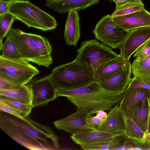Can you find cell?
Here are the masks:
<instances>
[{
	"label": "cell",
	"instance_id": "7c38bea8",
	"mask_svg": "<svg viewBox=\"0 0 150 150\" xmlns=\"http://www.w3.org/2000/svg\"><path fill=\"white\" fill-rule=\"evenodd\" d=\"M131 64L129 62L125 66L107 76L98 83L104 90L121 92L127 87L131 79Z\"/></svg>",
	"mask_w": 150,
	"mask_h": 150
},
{
	"label": "cell",
	"instance_id": "ba28073f",
	"mask_svg": "<svg viewBox=\"0 0 150 150\" xmlns=\"http://www.w3.org/2000/svg\"><path fill=\"white\" fill-rule=\"evenodd\" d=\"M29 83L33 108L46 105L57 97V90L48 75L31 80Z\"/></svg>",
	"mask_w": 150,
	"mask_h": 150
},
{
	"label": "cell",
	"instance_id": "ab89813d",
	"mask_svg": "<svg viewBox=\"0 0 150 150\" xmlns=\"http://www.w3.org/2000/svg\"><path fill=\"white\" fill-rule=\"evenodd\" d=\"M147 130L150 133V105L149 103V113L148 122V126Z\"/></svg>",
	"mask_w": 150,
	"mask_h": 150
},
{
	"label": "cell",
	"instance_id": "6da1fadb",
	"mask_svg": "<svg viewBox=\"0 0 150 150\" xmlns=\"http://www.w3.org/2000/svg\"><path fill=\"white\" fill-rule=\"evenodd\" d=\"M0 114V127L21 145L33 150H56L58 137L52 129L31 119L28 122L6 113Z\"/></svg>",
	"mask_w": 150,
	"mask_h": 150
},
{
	"label": "cell",
	"instance_id": "ac0fdd59",
	"mask_svg": "<svg viewBox=\"0 0 150 150\" xmlns=\"http://www.w3.org/2000/svg\"><path fill=\"white\" fill-rule=\"evenodd\" d=\"M0 70H4L32 75L34 76L39 73L38 69L23 59H13L0 56Z\"/></svg>",
	"mask_w": 150,
	"mask_h": 150
},
{
	"label": "cell",
	"instance_id": "74e56055",
	"mask_svg": "<svg viewBox=\"0 0 150 150\" xmlns=\"http://www.w3.org/2000/svg\"><path fill=\"white\" fill-rule=\"evenodd\" d=\"M140 0H113V1L116 3V6H118L128 3Z\"/></svg>",
	"mask_w": 150,
	"mask_h": 150
},
{
	"label": "cell",
	"instance_id": "277c9868",
	"mask_svg": "<svg viewBox=\"0 0 150 150\" xmlns=\"http://www.w3.org/2000/svg\"><path fill=\"white\" fill-rule=\"evenodd\" d=\"M124 91L112 92L104 90L84 97L68 99L77 109L84 110L88 115H92L100 111H110L115 105H119Z\"/></svg>",
	"mask_w": 150,
	"mask_h": 150
},
{
	"label": "cell",
	"instance_id": "5b68a950",
	"mask_svg": "<svg viewBox=\"0 0 150 150\" xmlns=\"http://www.w3.org/2000/svg\"><path fill=\"white\" fill-rule=\"evenodd\" d=\"M76 58L94 71L101 64L119 56L112 49L96 39L81 42Z\"/></svg>",
	"mask_w": 150,
	"mask_h": 150
},
{
	"label": "cell",
	"instance_id": "e0dca14e",
	"mask_svg": "<svg viewBox=\"0 0 150 150\" xmlns=\"http://www.w3.org/2000/svg\"><path fill=\"white\" fill-rule=\"evenodd\" d=\"M129 62V59L119 55L101 64L93 71L94 81L99 83L105 78L124 67Z\"/></svg>",
	"mask_w": 150,
	"mask_h": 150
},
{
	"label": "cell",
	"instance_id": "8d00e7d4",
	"mask_svg": "<svg viewBox=\"0 0 150 150\" xmlns=\"http://www.w3.org/2000/svg\"><path fill=\"white\" fill-rule=\"evenodd\" d=\"M9 3L0 1V16L8 13Z\"/></svg>",
	"mask_w": 150,
	"mask_h": 150
},
{
	"label": "cell",
	"instance_id": "836d02e7",
	"mask_svg": "<svg viewBox=\"0 0 150 150\" xmlns=\"http://www.w3.org/2000/svg\"><path fill=\"white\" fill-rule=\"evenodd\" d=\"M127 87L140 88L150 90V81L139 77L134 76L131 79Z\"/></svg>",
	"mask_w": 150,
	"mask_h": 150
},
{
	"label": "cell",
	"instance_id": "4316f807",
	"mask_svg": "<svg viewBox=\"0 0 150 150\" xmlns=\"http://www.w3.org/2000/svg\"><path fill=\"white\" fill-rule=\"evenodd\" d=\"M15 20V17L9 13L0 16V51L3 44V40L11 29L12 24Z\"/></svg>",
	"mask_w": 150,
	"mask_h": 150
},
{
	"label": "cell",
	"instance_id": "4fadbf2b",
	"mask_svg": "<svg viewBox=\"0 0 150 150\" xmlns=\"http://www.w3.org/2000/svg\"><path fill=\"white\" fill-rule=\"evenodd\" d=\"M117 105L109 111L105 120L97 130L115 135H124L126 117Z\"/></svg>",
	"mask_w": 150,
	"mask_h": 150
},
{
	"label": "cell",
	"instance_id": "f546056e",
	"mask_svg": "<svg viewBox=\"0 0 150 150\" xmlns=\"http://www.w3.org/2000/svg\"><path fill=\"white\" fill-rule=\"evenodd\" d=\"M0 110L28 122H29L31 119L29 115L12 107L0 99Z\"/></svg>",
	"mask_w": 150,
	"mask_h": 150
},
{
	"label": "cell",
	"instance_id": "4dcf8cb0",
	"mask_svg": "<svg viewBox=\"0 0 150 150\" xmlns=\"http://www.w3.org/2000/svg\"><path fill=\"white\" fill-rule=\"evenodd\" d=\"M0 99L12 107L29 115L33 108L31 104H26L14 99L0 95Z\"/></svg>",
	"mask_w": 150,
	"mask_h": 150
},
{
	"label": "cell",
	"instance_id": "ffe728a7",
	"mask_svg": "<svg viewBox=\"0 0 150 150\" xmlns=\"http://www.w3.org/2000/svg\"><path fill=\"white\" fill-rule=\"evenodd\" d=\"M104 90L99 83L93 81L85 86L74 89L57 91L58 96H63L69 98H81L90 95L99 93Z\"/></svg>",
	"mask_w": 150,
	"mask_h": 150
},
{
	"label": "cell",
	"instance_id": "9c48e42d",
	"mask_svg": "<svg viewBox=\"0 0 150 150\" xmlns=\"http://www.w3.org/2000/svg\"><path fill=\"white\" fill-rule=\"evenodd\" d=\"M89 115L84 110L77 109L74 113L54 121L53 124L57 129L64 130L72 134L97 130L96 128L86 122V120Z\"/></svg>",
	"mask_w": 150,
	"mask_h": 150
},
{
	"label": "cell",
	"instance_id": "2e32d148",
	"mask_svg": "<svg viewBox=\"0 0 150 150\" xmlns=\"http://www.w3.org/2000/svg\"><path fill=\"white\" fill-rule=\"evenodd\" d=\"M78 11L68 12L64 31V39L67 44L75 46L81 36L80 18Z\"/></svg>",
	"mask_w": 150,
	"mask_h": 150
},
{
	"label": "cell",
	"instance_id": "7a4b0ae2",
	"mask_svg": "<svg viewBox=\"0 0 150 150\" xmlns=\"http://www.w3.org/2000/svg\"><path fill=\"white\" fill-rule=\"evenodd\" d=\"M48 75L57 91L75 89L94 81L93 70L76 58L56 67Z\"/></svg>",
	"mask_w": 150,
	"mask_h": 150
},
{
	"label": "cell",
	"instance_id": "1f68e13d",
	"mask_svg": "<svg viewBox=\"0 0 150 150\" xmlns=\"http://www.w3.org/2000/svg\"><path fill=\"white\" fill-rule=\"evenodd\" d=\"M23 85L0 75V89H17L20 88Z\"/></svg>",
	"mask_w": 150,
	"mask_h": 150
},
{
	"label": "cell",
	"instance_id": "5bb4252c",
	"mask_svg": "<svg viewBox=\"0 0 150 150\" xmlns=\"http://www.w3.org/2000/svg\"><path fill=\"white\" fill-rule=\"evenodd\" d=\"M112 18L118 25L127 31L140 27H150V13L144 8L128 14Z\"/></svg>",
	"mask_w": 150,
	"mask_h": 150
},
{
	"label": "cell",
	"instance_id": "60d3db41",
	"mask_svg": "<svg viewBox=\"0 0 150 150\" xmlns=\"http://www.w3.org/2000/svg\"><path fill=\"white\" fill-rule=\"evenodd\" d=\"M12 1V0H0V1H4L7 2L8 3H10Z\"/></svg>",
	"mask_w": 150,
	"mask_h": 150
},
{
	"label": "cell",
	"instance_id": "cb8c5ba5",
	"mask_svg": "<svg viewBox=\"0 0 150 150\" xmlns=\"http://www.w3.org/2000/svg\"><path fill=\"white\" fill-rule=\"evenodd\" d=\"M131 70L134 76L150 81V54L141 60L135 59L131 64Z\"/></svg>",
	"mask_w": 150,
	"mask_h": 150
},
{
	"label": "cell",
	"instance_id": "603a6c76",
	"mask_svg": "<svg viewBox=\"0 0 150 150\" xmlns=\"http://www.w3.org/2000/svg\"><path fill=\"white\" fill-rule=\"evenodd\" d=\"M149 108V99L146 98L143 103L134 112L131 118L144 133L147 130Z\"/></svg>",
	"mask_w": 150,
	"mask_h": 150
},
{
	"label": "cell",
	"instance_id": "83f0119b",
	"mask_svg": "<svg viewBox=\"0 0 150 150\" xmlns=\"http://www.w3.org/2000/svg\"><path fill=\"white\" fill-rule=\"evenodd\" d=\"M1 50V55L6 58L13 59H23L14 43L9 38H6L3 44L0 51Z\"/></svg>",
	"mask_w": 150,
	"mask_h": 150
},
{
	"label": "cell",
	"instance_id": "d4e9b609",
	"mask_svg": "<svg viewBox=\"0 0 150 150\" xmlns=\"http://www.w3.org/2000/svg\"><path fill=\"white\" fill-rule=\"evenodd\" d=\"M144 5L141 0L127 3L116 6L114 11L111 15V17L128 14L144 9Z\"/></svg>",
	"mask_w": 150,
	"mask_h": 150
},
{
	"label": "cell",
	"instance_id": "d6a6232c",
	"mask_svg": "<svg viewBox=\"0 0 150 150\" xmlns=\"http://www.w3.org/2000/svg\"><path fill=\"white\" fill-rule=\"evenodd\" d=\"M150 54V38L142 45L135 52L134 57L141 60Z\"/></svg>",
	"mask_w": 150,
	"mask_h": 150
},
{
	"label": "cell",
	"instance_id": "b9f144b4",
	"mask_svg": "<svg viewBox=\"0 0 150 150\" xmlns=\"http://www.w3.org/2000/svg\"><path fill=\"white\" fill-rule=\"evenodd\" d=\"M24 0H12V1H24Z\"/></svg>",
	"mask_w": 150,
	"mask_h": 150
},
{
	"label": "cell",
	"instance_id": "ee69618b",
	"mask_svg": "<svg viewBox=\"0 0 150 150\" xmlns=\"http://www.w3.org/2000/svg\"><path fill=\"white\" fill-rule=\"evenodd\" d=\"M110 2H112L113 1V0H109Z\"/></svg>",
	"mask_w": 150,
	"mask_h": 150
},
{
	"label": "cell",
	"instance_id": "7bdbcfd3",
	"mask_svg": "<svg viewBox=\"0 0 150 150\" xmlns=\"http://www.w3.org/2000/svg\"><path fill=\"white\" fill-rule=\"evenodd\" d=\"M149 104L150 105V98L149 99Z\"/></svg>",
	"mask_w": 150,
	"mask_h": 150
},
{
	"label": "cell",
	"instance_id": "d590c367",
	"mask_svg": "<svg viewBox=\"0 0 150 150\" xmlns=\"http://www.w3.org/2000/svg\"><path fill=\"white\" fill-rule=\"evenodd\" d=\"M104 120L97 114L95 116H93L92 115H89L86 121L88 125L97 128Z\"/></svg>",
	"mask_w": 150,
	"mask_h": 150
},
{
	"label": "cell",
	"instance_id": "8992f818",
	"mask_svg": "<svg viewBox=\"0 0 150 150\" xmlns=\"http://www.w3.org/2000/svg\"><path fill=\"white\" fill-rule=\"evenodd\" d=\"M128 32L115 23L110 15L103 17L93 31L96 38L115 49L119 48Z\"/></svg>",
	"mask_w": 150,
	"mask_h": 150
},
{
	"label": "cell",
	"instance_id": "52a82bcc",
	"mask_svg": "<svg viewBox=\"0 0 150 150\" xmlns=\"http://www.w3.org/2000/svg\"><path fill=\"white\" fill-rule=\"evenodd\" d=\"M6 37L13 42L23 59L39 66L50 67L41 57L31 33H25L18 28H11Z\"/></svg>",
	"mask_w": 150,
	"mask_h": 150
},
{
	"label": "cell",
	"instance_id": "f6af8a7d",
	"mask_svg": "<svg viewBox=\"0 0 150 150\" xmlns=\"http://www.w3.org/2000/svg\"><path fill=\"white\" fill-rule=\"evenodd\" d=\"M47 0V1H52V0Z\"/></svg>",
	"mask_w": 150,
	"mask_h": 150
},
{
	"label": "cell",
	"instance_id": "d6986e66",
	"mask_svg": "<svg viewBox=\"0 0 150 150\" xmlns=\"http://www.w3.org/2000/svg\"><path fill=\"white\" fill-rule=\"evenodd\" d=\"M116 136L97 130L73 134L70 137L81 146L110 141Z\"/></svg>",
	"mask_w": 150,
	"mask_h": 150
},
{
	"label": "cell",
	"instance_id": "3957f363",
	"mask_svg": "<svg viewBox=\"0 0 150 150\" xmlns=\"http://www.w3.org/2000/svg\"><path fill=\"white\" fill-rule=\"evenodd\" d=\"M8 6V13L28 28L47 31L54 29L57 26L54 17L28 1H12Z\"/></svg>",
	"mask_w": 150,
	"mask_h": 150
},
{
	"label": "cell",
	"instance_id": "44dd1931",
	"mask_svg": "<svg viewBox=\"0 0 150 150\" xmlns=\"http://www.w3.org/2000/svg\"><path fill=\"white\" fill-rule=\"evenodd\" d=\"M31 35L41 57L50 66L53 60L51 55L52 47L49 41L42 36L33 33Z\"/></svg>",
	"mask_w": 150,
	"mask_h": 150
},
{
	"label": "cell",
	"instance_id": "f1b7e54d",
	"mask_svg": "<svg viewBox=\"0 0 150 150\" xmlns=\"http://www.w3.org/2000/svg\"><path fill=\"white\" fill-rule=\"evenodd\" d=\"M0 75L23 85L29 83L34 76L32 75L4 70H0Z\"/></svg>",
	"mask_w": 150,
	"mask_h": 150
},
{
	"label": "cell",
	"instance_id": "7402d4cb",
	"mask_svg": "<svg viewBox=\"0 0 150 150\" xmlns=\"http://www.w3.org/2000/svg\"><path fill=\"white\" fill-rule=\"evenodd\" d=\"M0 95L12 98L25 104H31V93L29 86L26 84L17 89H0Z\"/></svg>",
	"mask_w": 150,
	"mask_h": 150
},
{
	"label": "cell",
	"instance_id": "30bf717a",
	"mask_svg": "<svg viewBox=\"0 0 150 150\" xmlns=\"http://www.w3.org/2000/svg\"><path fill=\"white\" fill-rule=\"evenodd\" d=\"M150 98V90L140 88H128L125 90L119 106L126 117L131 119L134 112Z\"/></svg>",
	"mask_w": 150,
	"mask_h": 150
},
{
	"label": "cell",
	"instance_id": "9a60e30c",
	"mask_svg": "<svg viewBox=\"0 0 150 150\" xmlns=\"http://www.w3.org/2000/svg\"><path fill=\"white\" fill-rule=\"evenodd\" d=\"M99 0H54L47 1L46 6L58 13L79 11L98 3Z\"/></svg>",
	"mask_w": 150,
	"mask_h": 150
},
{
	"label": "cell",
	"instance_id": "484cf974",
	"mask_svg": "<svg viewBox=\"0 0 150 150\" xmlns=\"http://www.w3.org/2000/svg\"><path fill=\"white\" fill-rule=\"evenodd\" d=\"M144 133L131 119L126 117V129L124 136L138 140L146 142L144 138Z\"/></svg>",
	"mask_w": 150,
	"mask_h": 150
},
{
	"label": "cell",
	"instance_id": "8fae6325",
	"mask_svg": "<svg viewBox=\"0 0 150 150\" xmlns=\"http://www.w3.org/2000/svg\"><path fill=\"white\" fill-rule=\"evenodd\" d=\"M150 38V27L139 28L129 30L119 47V54L129 59L131 56Z\"/></svg>",
	"mask_w": 150,
	"mask_h": 150
},
{
	"label": "cell",
	"instance_id": "f35d334b",
	"mask_svg": "<svg viewBox=\"0 0 150 150\" xmlns=\"http://www.w3.org/2000/svg\"><path fill=\"white\" fill-rule=\"evenodd\" d=\"M144 138L146 142L150 144V133L147 130L144 133Z\"/></svg>",
	"mask_w": 150,
	"mask_h": 150
},
{
	"label": "cell",
	"instance_id": "e575fe53",
	"mask_svg": "<svg viewBox=\"0 0 150 150\" xmlns=\"http://www.w3.org/2000/svg\"><path fill=\"white\" fill-rule=\"evenodd\" d=\"M112 140L110 141L82 145L80 146L82 149L84 150H111Z\"/></svg>",
	"mask_w": 150,
	"mask_h": 150
}]
</instances>
